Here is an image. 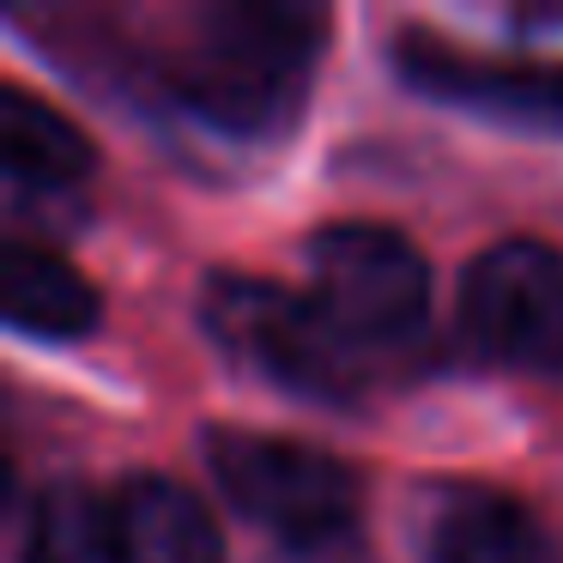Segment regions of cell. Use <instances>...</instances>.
Segmentation results:
<instances>
[{
  "instance_id": "6da1fadb",
  "label": "cell",
  "mask_w": 563,
  "mask_h": 563,
  "mask_svg": "<svg viewBox=\"0 0 563 563\" xmlns=\"http://www.w3.org/2000/svg\"><path fill=\"white\" fill-rule=\"evenodd\" d=\"M321 31L328 19L316 7H273V0L200 7L176 91L219 134H273L303 98Z\"/></svg>"
},
{
  "instance_id": "7a4b0ae2",
  "label": "cell",
  "mask_w": 563,
  "mask_h": 563,
  "mask_svg": "<svg viewBox=\"0 0 563 563\" xmlns=\"http://www.w3.org/2000/svg\"><path fill=\"white\" fill-rule=\"evenodd\" d=\"M207 333L243 369L279 382L309 400H352L357 394V345L316 309V297H297L285 285L212 273L200 297Z\"/></svg>"
},
{
  "instance_id": "3957f363",
  "label": "cell",
  "mask_w": 563,
  "mask_h": 563,
  "mask_svg": "<svg viewBox=\"0 0 563 563\" xmlns=\"http://www.w3.org/2000/svg\"><path fill=\"white\" fill-rule=\"evenodd\" d=\"M207 473L236 515L291 545H321L357 515V478L316 442L267 437V430H207Z\"/></svg>"
},
{
  "instance_id": "277c9868",
  "label": "cell",
  "mask_w": 563,
  "mask_h": 563,
  "mask_svg": "<svg viewBox=\"0 0 563 563\" xmlns=\"http://www.w3.org/2000/svg\"><path fill=\"white\" fill-rule=\"evenodd\" d=\"M309 297L357 345H400L430 316V267L388 224H328L309 243Z\"/></svg>"
},
{
  "instance_id": "5b68a950",
  "label": "cell",
  "mask_w": 563,
  "mask_h": 563,
  "mask_svg": "<svg viewBox=\"0 0 563 563\" xmlns=\"http://www.w3.org/2000/svg\"><path fill=\"white\" fill-rule=\"evenodd\" d=\"M461 328L490 364L563 369V255L533 236L490 243L461 273Z\"/></svg>"
},
{
  "instance_id": "8992f818",
  "label": "cell",
  "mask_w": 563,
  "mask_h": 563,
  "mask_svg": "<svg viewBox=\"0 0 563 563\" xmlns=\"http://www.w3.org/2000/svg\"><path fill=\"white\" fill-rule=\"evenodd\" d=\"M394 67L430 103L485 115V122L521 128V134L563 140V62H478L437 37H400Z\"/></svg>"
},
{
  "instance_id": "52a82bcc",
  "label": "cell",
  "mask_w": 563,
  "mask_h": 563,
  "mask_svg": "<svg viewBox=\"0 0 563 563\" xmlns=\"http://www.w3.org/2000/svg\"><path fill=\"white\" fill-rule=\"evenodd\" d=\"M122 563H224V539L207 503L164 473H134L110 497Z\"/></svg>"
},
{
  "instance_id": "ba28073f",
  "label": "cell",
  "mask_w": 563,
  "mask_h": 563,
  "mask_svg": "<svg viewBox=\"0 0 563 563\" xmlns=\"http://www.w3.org/2000/svg\"><path fill=\"white\" fill-rule=\"evenodd\" d=\"M430 563H558L551 533L533 521V509L490 485H454L430 515L424 539Z\"/></svg>"
},
{
  "instance_id": "9c48e42d",
  "label": "cell",
  "mask_w": 563,
  "mask_h": 563,
  "mask_svg": "<svg viewBox=\"0 0 563 563\" xmlns=\"http://www.w3.org/2000/svg\"><path fill=\"white\" fill-rule=\"evenodd\" d=\"M0 309L19 333L37 340H79L103 321V297L74 261L37 243H7V267H0Z\"/></svg>"
},
{
  "instance_id": "30bf717a",
  "label": "cell",
  "mask_w": 563,
  "mask_h": 563,
  "mask_svg": "<svg viewBox=\"0 0 563 563\" xmlns=\"http://www.w3.org/2000/svg\"><path fill=\"white\" fill-rule=\"evenodd\" d=\"M0 158L25 188H67L91 170V140L31 91H0Z\"/></svg>"
},
{
  "instance_id": "8fae6325",
  "label": "cell",
  "mask_w": 563,
  "mask_h": 563,
  "mask_svg": "<svg viewBox=\"0 0 563 563\" xmlns=\"http://www.w3.org/2000/svg\"><path fill=\"white\" fill-rule=\"evenodd\" d=\"M19 563H122L115 558V515L110 497L86 485H55L37 497L25 527Z\"/></svg>"
}]
</instances>
